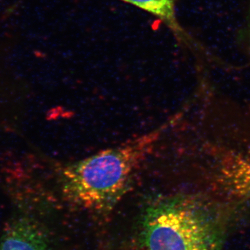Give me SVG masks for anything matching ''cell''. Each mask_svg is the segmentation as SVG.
<instances>
[{
  "label": "cell",
  "mask_w": 250,
  "mask_h": 250,
  "mask_svg": "<svg viewBox=\"0 0 250 250\" xmlns=\"http://www.w3.org/2000/svg\"><path fill=\"white\" fill-rule=\"evenodd\" d=\"M165 128L65 166L59 175L62 194L87 209H111L131 187L140 166Z\"/></svg>",
  "instance_id": "6da1fadb"
},
{
  "label": "cell",
  "mask_w": 250,
  "mask_h": 250,
  "mask_svg": "<svg viewBox=\"0 0 250 250\" xmlns=\"http://www.w3.org/2000/svg\"><path fill=\"white\" fill-rule=\"evenodd\" d=\"M224 228L218 213L203 202L167 197L143 210L131 250H220Z\"/></svg>",
  "instance_id": "7a4b0ae2"
},
{
  "label": "cell",
  "mask_w": 250,
  "mask_h": 250,
  "mask_svg": "<svg viewBox=\"0 0 250 250\" xmlns=\"http://www.w3.org/2000/svg\"><path fill=\"white\" fill-rule=\"evenodd\" d=\"M0 250H51L50 241L45 229L34 219L19 217L5 229Z\"/></svg>",
  "instance_id": "3957f363"
},
{
  "label": "cell",
  "mask_w": 250,
  "mask_h": 250,
  "mask_svg": "<svg viewBox=\"0 0 250 250\" xmlns=\"http://www.w3.org/2000/svg\"><path fill=\"white\" fill-rule=\"evenodd\" d=\"M215 178L225 191L236 197L250 198V153L234 154L222 162Z\"/></svg>",
  "instance_id": "277c9868"
},
{
  "label": "cell",
  "mask_w": 250,
  "mask_h": 250,
  "mask_svg": "<svg viewBox=\"0 0 250 250\" xmlns=\"http://www.w3.org/2000/svg\"><path fill=\"white\" fill-rule=\"evenodd\" d=\"M156 16L176 34H182L175 16L177 0H121Z\"/></svg>",
  "instance_id": "5b68a950"
},
{
  "label": "cell",
  "mask_w": 250,
  "mask_h": 250,
  "mask_svg": "<svg viewBox=\"0 0 250 250\" xmlns=\"http://www.w3.org/2000/svg\"><path fill=\"white\" fill-rule=\"evenodd\" d=\"M248 35H249V45L250 47V24H249V33H248Z\"/></svg>",
  "instance_id": "8992f818"
}]
</instances>
